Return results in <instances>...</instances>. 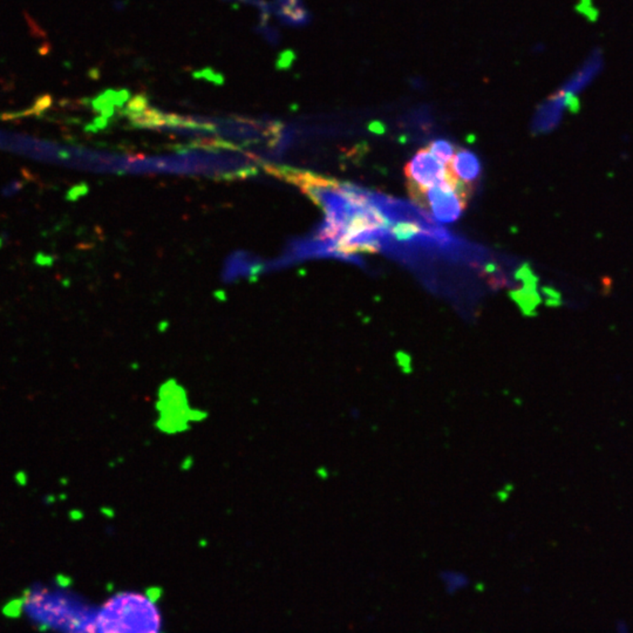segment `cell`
Returning a JSON list of instances; mask_svg holds the SVG:
<instances>
[{
  "label": "cell",
  "mask_w": 633,
  "mask_h": 633,
  "mask_svg": "<svg viewBox=\"0 0 633 633\" xmlns=\"http://www.w3.org/2000/svg\"><path fill=\"white\" fill-rule=\"evenodd\" d=\"M447 167L452 178L471 192L482 174V166L478 155L464 148L457 149L452 162Z\"/></svg>",
  "instance_id": "cell-5"
},
{
  "label": "cell",
  "mask_w": 633,
  "mask_h": 633,
  "mask_svg": "<svg viewBox=\"0 0 633 633\" xmlns=\"http://www.w3.org/2000/svg\"><path fill=\"white\" fill-rule=\"evenodd\" d=\"M18 189H20L19 183H15V185H8V188L5 189V195L8 196L10 194H15V192H17Z\"/></svg>",
  "instance_id": "cell-10"
},
{
  "label": "cell",
  "mask_w": 633,
  "mask_h": 633,
  "mask_svg": "<svg viewBox=\"0 0 633 633\" xmlns=\"http://www.w3.org/2000/svg\"><path fill=\"white\" fill-rule=\"evenodd\" d=\"M426 148L434 158H437L445 166H448L449 163L452 162L453 158L457 151V148L446 140H434Z\"/></svg>",
  "instance_id": "cell-8"
},
{
  "label": "cell",
  "mask_w": 633,
  "mask_h": 633,
  "mask_svg": "<svg viewBox=\"0 0 633 633\" xmlns=\"http://www.w3.org/2000/svg\"><path fill=\"white\" fill-rule=\"evenodd\" d=\"M270 12L275 13L282 23L290 26H304L310 22V12L303 0H273Z\"/></svg>",
  "instance_id": "cell-6"
},
{
  "label": "cell",
  "mask_w": 633,
  "mask_h": 633,
  "mask_svg": "<svg viewBox=\"0 0 633 633\" xmlns=\"http://www.w3.org/2000/svg\"><path fill=\"white\" fill-rule=\"evenodd\" d=\"M94 633H161V617L147 596L121 593L99 611Z\"/></svg>",
  "instance_id": "cell-2"
},
{
  "label": "cell",
  "mask_w": 633,
  "mask_h": 633,
  "mask_svg": "<svg viewBox=\"0 0 633 633\" xmlns=\"http://www.w3.org/2000/svg\"><path fill=\"white\" fill-rule=\"evenodd\" d=\"M15 482L18 483L19 486H26L27 482H28V476H27L25 471H19L15 473Z\"/></svg>",
  "instance_id": "cell-9"
},
{
  "label": "cell",
  "mask_w": 633,
  "mask_h": 633,
  "mask_svg": "<svg viewBox=\"0 0 633 633\" xmlns=\"http://www.w3.org/2000/svg\"><path fill=\"white\" fill-rule=\"evenodd\" d=\"M403 171L407 185L421 189L440 185L452 178L448 167L434 158L427 148L420 149L408 161Z\"/></svg>",
  "instance_id": "cell-4"
},
{
  "label": "cell",
  "mask_w": 633,
  "mask_h": 633,
  "mask_svg": "<svg viewBox=\"0 0 633 633\" xmlns=\"http://www.w3.org/2000/svg\"><path fill=\"white\" fill-rule=\"evenodd\" d=\"M407 189L411 200L440 223L459 221L473 192L453 178L430 188H416L407 185Z\"/></svg>",
  "instance_id": "cell-3"
},
{
  "label": "cell",
  "mask_w": 633,
  "mask_h": 633,
  "mask_svg": "<svg viewBox=\"0 0 633 633\" xmlns=\"http://www.w3.org/2000/svg\"><path fill=\"white\" fill-rule=\"evenodd\" d=\"M0 244H1V243H0Z\"/></svg>",
  "instance_id": "cell-11"
},
{
  "label": "cell",
  "mask_w": 633,
  "mask_h": 633,
  "mask_svg": "<svg viewBox=\"0 0 633 633\" xmlns=\"http://www.w3.org/2000/svg\"><path fill=\"white\" fill-rule=\"evenodd\" d=\"M439 583L446 593L459 595L469 588L471 577L462 570L448 568L439 573Z\"/></svg>",
  "instance_id": "cell-7"
},
{
  "label": "cell",
  "mask_w": 633,
  "mask_h": 633,
  "mask_svg": "<svg viewBox=\"0 0 633 633\" xmlns=\"http://www.w3.org/2000/svg\"><path fill=\"white\" fill-rule=\"evenodd\" d=\"M25 609L32 621L60 633H94L96 617L91 609L62 592L32 591Z\"/></svg>",
  "instance_id": "cell-1"
}]
</instances>
